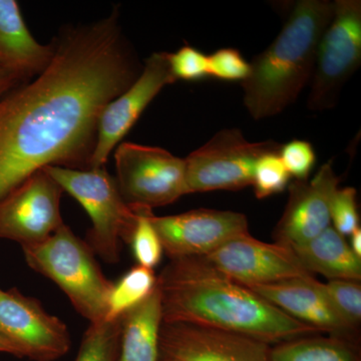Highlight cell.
Instances as JSON below:
<instances>
[{"mask_svg": "<svg viewBox=\"0 0 361 361\" xmlns=\"http://www.w3.org/2000/svg\"><path fill=\"white\" fill-rule=\"evenodd\" d=\"M54 42L49 68L0 99V199L47 166L90 170L102 111L142 68L116 9Z\"/></svg>", "mask_w": 361, "mask_h": 361, "instance_id": "6da1fadb", "label": "cell"}, {"mask_svg": "<svg viewBox=\"0 0 361 361\" xmlns=\"http://www.w3.org/2000/svg\"><path fill=\"white\" fill-rule=\"evenodd\" d=\"M157 285L163 322L225 330L267 344L322 334L225 276L203 257L173 259L157 276Z\"/></svg>", "mask_w": 361, "mask_h": 361, "instance_id": "7a4b0ae2", "label": "cell"}, {"mask_svg": "<svg viewBox=\"0 0 361 361\" xmlns=\"http://www.w3.org/2000/svg\"><path fill=\"white\" fill-rule=\"evenodd\" d=\"M334 13V2L301 0L272 44L250 63L242 82L244 104L254 120L282 113L312 78L316 51Z\"/></svg>", "mask_w": 361, "mask_h": 361, "instance_id": "3957f363", "label": "cell"}, {"mask_svg": "<svg viewBox=\"0 0 361 361\" xmlns=\"http://www.w3.org/2000/svg\"><path fill=\"white\" fill-rule=\"evenodd\" d=\"M23 250L26 264L58 285L90 324L106 320L114 283L104 276L89 244L68 225Z\"/></svg>", "mask_w": 361, "mask_h": 361, "instance_id": "277c9868", "label": "cell"}, {"mask_svg": "<svg viewBox=\"0 0 361 361\" xmlns=\"http://www.w3.org/2000/svg\"><path fill=\"white\" fill-rule=\"evenodd\" d=\"M52 179L73 196L92 221L87 242L106 262L120 260V242L129 243L137 214L125 201L115 178L106 168L78 170L47 166L44 168Z\"/></svg>", "mask_w": 361, "mask_h": 361, "instance_id": "5b68a950", "label": "cell"}, {"mask_svg": "<svg viewBox=\"0 0 361 361\" xmlns=\"http://www.w3.org/2000/svg\"><path fill=\"white\" fill-rule=\"evenodd\" d=\"M116 182L133 210L153 211L189 194L186 163L159 147L123 142L115 153Z\"/></svg>", "mask_w": 361, "mask_h": 361, "instance_id": "8992f818", "label": "cell"}, {"mask_svg": "<svg viewBox=\"0 0 361 361\" xmlns=\"http://www.w3.org/2000/svg\"><path fill=\"white\" fill-rule=\"evenodd\" d=\"M360 63L361 1L336 0L316 51L308 109L322 111L334 108L342 87Z\"/></svg>", "mask_w": 361, "mask_h": 361, "instance_id": "52a82bcc", "label": "cell"}, {"mask_svg": "<svg viewBox=\"0 0 361 361\" xmlns=\"http://www.w3.org/2000/svg\"><path fill=\"white\" fill-rule=\"evenodd\" d=\"M281 147L274 141L249 142L238 129L220 130L185 158L188 191H237L252 186L259 159Z\"/></svg>", "mask_w": 361, "mask_h": 361, "instance_id": "ba28073f", "label": "cell"}, {"mask_svg": "<svg viewBox=\"0 0 361 361\" xmlns=\"http://www.w3.org/2000/svg\"><path fill=\"white\" fill-rule=\"evenodd\" d=\"M63 188L42 169L0 199V239L35 245L65 224Z\"/></svg>", "mask_w": 361, "mask_h": 361, "instance_id": "9c48e42d", "label": "cell"}, {"mask_svg": "<svg viewBox=\"0 0 361 361\" xmlns=\"http://www.w3.org/2000/svg\"><path fill=\"white\" fill-rule=\"evenodd\" d=\"M177 82L169 63V52H154L129 89L110 102L97 120V141L90 170L104 168L111 152L139 120L164 87Z\"/></svg>", "mask_w": 361, "mask_h": 361, "instance_id": "30bf717a", "label": "cell"}, {"mask_svg": "<svg viewBox=\"0 0 361 361\" xmlns=\"http://www.w3.org/2000/svg\"><path fill=\"white\" fill-rule=\"evenodd\" d=\"M0 336L13 342L23 357L35 361L59 360L71 345L65 323L18 289H0Z\"/></svg>", "mask_w": 361, "mask_h": 361, "instance_id": "8fae6325", "label": "cell"}, {"mask_svg": "<svg viewBox=\"0 0 361 361\" xmlns=\"http://www.w3.org/2000/svg\"><path fill=\"white\" fill-rule=\"evenodd\" d=\"M151 221L170 260L205 257L235 237L249 233L246 216L233 211L198 209L164 217L152 214Z\"/></svg>", "mask_w": 361, "mask_h": 361, "instance_id": "7c38bea8", "label": "cell"}, {"mask_svg": "<svg viewBox=\"0 0 361 361\" xmlns=\"http://www.w3.org/2000/svg\"><path fill=\"white\" fill-rule=\"evenodd\" d=\"M203 258L225 276L246 287L313 276L290 247L266 243L249 233L235 237Z\"/></svg>", "mask_w": 361, "mask_h": 361, "instance_id": "4fadbf2b", "label": "cell"}, {"mask_svg": "<svg viewBox=\"0 0 361 361\" xmlns=\"http://www.w3.org/2000/svg\"><path fill=\"white\" fill-rule=\"evenodd\" d=\"M269 344L235 332L189 323L163 322L161 360L173 361H271Z\"/></svg>", "mask_w": 361, "mask_h": 361, "instance_id": "5bb4252c", "label": "cell"}, {"mask_svg": "<svg viewBox=\"0 0 361 361\" xmlns=\"http://www.w3.org/2000/svg\"><path fill=\"white\" fill-rule=\"evenodd\" d=\"M339 182L341 178L327 163L312 179L292 183L286 208L275 228L276 243L290 248L301 245L331 226L330 204Z\"/></svg>", "mask_w": 361, "mask_h": 361, "instance_id": "9a60e30c", "label": "cell"}, {"mask_svg": "<svg viewBox=\"0 0 361 361\" xmlns=\"http://www.w3.org/2000/svg\"><path fill=\"white\" fill-rule=\"evenodd\" d=\"M314 276L292 278L248 287L297 322L330 336L349 337L355 330L334 310Z\"/></svg>", "mask_w": 361, "mask_h": 361, "instance_id": "2e32d148", "label": "cell"}, {"mask_svg": "<svg viewBox=\"0 0 361 361\" xmlns=\"http://www.w3.org/2000/svg\"><path fill=\"white\" fill-rule=\"evenodd\" d=\"M56 42L42 44L28 30L20 6L0 0V68L20 85L32 82L51 65Z\"/></svg>", "mask_w": 361, "mask_h": 361, "instance_id": "e0dca14e", "label": "cell"}, {"mask_svg": "<svg viewBox=\"0 0 361 361\" xmlns=\"http://www.w3.org/2000/svg\"><path fill=\"white\" fill-rule=\"evenodd\" d=\"M163 311L160 290L121 317V336L116 361H160V331Z\"/></svg>", "mask_w": 361, "mask_h": 361, "instance_id": "ac0fdd59", "label": "cell"}, {"mask_svg": "<svg viewBox=\"0 0 361 361\" xmlns=\"http://www.w3.org/2000/svg\"><path fill=\"white\" fill-rule=\"evenodd\" d=\"M308 272L318 273L329 280L361 279V258L357 257L344 236L329 226L315 238L291 247Z\"/></svg>", "mask_w": 361, "mask_h": 361, "instance_id": "d6986e66", "label": "cell"}, {"mask_svg": "<svg viewBox=\"0 0 361 361\" xmlns=\"http://www.w3.org/2000/svg\"><path fill=\"white\" fill-rule=\"evenodd\" d=\"M271 361H360L349 337L308 336L270 349Z\"/></svg>", "mask_w": 361, "mask_h": 361, "instance_id": "ffe728a7", "label": "cell"}, {"mask_svg": "<svg viewBox=\"0 0 361 361\" xmlns=\"http://www.w3.org/2000/svg\"><path fill=\"white\" fill-rule=\"evenodd\" d=\"M157 287L154 270L135 265L114 283L108 301L106 320L118 319L148 298Z\"/></svg>", "mask_w": 361, "mask_h": 361, "instance_id": "44dd1931", "label": "cell"}, {"mask_svg": "<svg viewBox=\"0 0 361 361\" xmlns=\"http://www.w3.org/2000/svg\"><path fill=\"white\" fill-rule=\"evenodd\" d=\"M120 336L121 317L90 324L75 361H116Z\"/></svg>", "mask_w": 361, "mask_h": 361, "instance_id": "7402d4cb", "label": "cell"}, {"mask_svg": "<svg viewBox=\"0 0 361 361\" xmlns=\"http://www.w3.org/2000/svg\"><path fill=\"white\" fill-rule=\"evenodd\" d=\"M130 242L137 265L154 270L161 262L164 250L160 237L151 221L152 210L140 209Z\"/></svg>", "mask_w": 361, "mask_h": 361, "instance_id": "603a6c76", "label": "cell"}, {"mask_svg": "<svg viewBox=\"0 0 361 361\" xmlns=\"http://www.w3.org/2000/svg\"><path fill=\"white\" fill-rule=\"evenodd\" d=\"M319 286L334 310L355 329L361 320L360 284L349 280H329L326 283L319 282Z\"/></svg>", "mask_w": 361, "mask_h": 361, "instance_id": "cb8c5ba5", "label": "cell"}, {"mask_svg": "<svg viewBox=\"0 0 361 361\" xmlns=\"http://www.w3.org/2000/svg\"><path fill=\"white\" fill-rule=\"evenodd\" d=\"M279 152L265 154L257 161L252 186L258 199L281 193L288 185L290 175L282 163Z\"/></svg>", "mask_w": 361, "mask_h": 361, "instance_id": "d4e9b609", "label": "cell"}, {"mask_svg": "<svg viewBox=\"0 0 361 361\" xmlns=\"http://www.w3.org/2000/svg\"><path fill=\"white\" fill-rule=\"evenodd\" d=\"M357 192L355 188H337L330 204V223L342 236H349L360 228Z\"/></svg>", "mask_w": 361, "mask_h": 361, "instance_id": "484cf974", "label": "cell"}, {"mask_svg": "<svg viewBox=\"0 0 361 361\" xmlns=\"http://www.w3.org/2000/svg\"><path fill=\"white\" fill-rule=\"evenodd\" d=\"M209 77L226 82H243L250 73V63L234 49H221L208 56Z\"/></svg>", "mask_w": 361, "mask_h": 361, "instance_id": "4316f807", "label": "cell"}, {"mask_svg": "<svg viewBox=\"0 0 361 361\" xmlns=\"http://www.w3.org/2000/svg\"><path fill=\"white\" fill-rule=\"evenodd\" d=\"M169 63L176 80H200L209 78L208 56L190 45L170 54Z\"/></svg>", "mask_w": 361, "mask_h": 361, "instance_id": "83f0119b", "label": "cell"}, {"mask_svg": "<svg viewBox=\"0 0 361 361\" xmlns=\"http://www.w3.org/2000/svg\"><path fill=\"white\" fill-rule=\"evenodd\" d=\"M280 158L285 169L296 180H307L315 166L314 149L310 142L293 140L281 147Z\"/></svg>", "mask_w": 361, "mask_h": 361, "instance_id": "f1b7e54d", "label": "cell"}, {"mask_svg": "<svg viewBox=\"0 0 361 361\" xmlns=\"http://www.w3.org/2000/svg\"><path fill=\"white\" fill-rule=\"evenodd\" d=\"M20 87L21 85L13 78L0 68V99L6 97L11 90Z\"/></svg>", "mask_w": 361, "mask_h": 361, "instance_id": "f546056e", "label": "cell"}, {"mask_svg": "<svg viewBox=\"0 0 361 361\" xmlns=\"http://www.w3.org/2000/svg\"><path fill=\"white\" fill-rule=\"evenodd\" d=\"M0 353H8L18 356V357H23L20 349L16 348L13 342L9 341L6 337L0 336Z\"/></svg>", "mask_w": 361, "mask_h": 361, "instance_id": "4dcf8cb0", "label": "cell"}, {"mask_svg": "<svg viewBox=\"0 0 361 361\" xmlns=\"http://www.w3.org/2000/svg\"><path fill=\"white\" fill-rule=\"evenodd\" d=\"M350 237V246L351 250L355 254L357 257L361 258V229L360 227L356 229L355 232L349 235Z\"/></svg>", "mask_w": 361, "mask_h": 361, "instance_id": "1f68e13d", "label": "cell"}, {"mask_svg": "<svg viewBox=\"0 0 361 361\" xmlns=\"http://www.w3.org/2000/svg\"><path fill=\"white\" fill-rule=\"evenodd\" d=\"M160 361H173V360H160Z\"/></svg>", "mask_w": 361, "mask_h": 361, "instance_id": "d6a6232c", "label": "cell"}]
</instances>
